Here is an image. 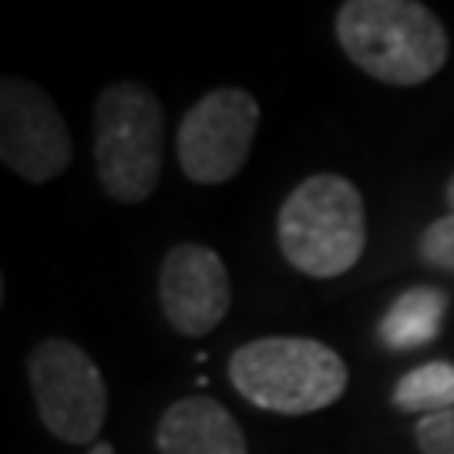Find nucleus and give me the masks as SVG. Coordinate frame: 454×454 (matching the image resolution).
I'll return each mask as SVG.
<instances>
[{"label":"nucleus","instance_id":"obj_1","mask_svg":"<svg viewBox=\"0 0 454 454\" xmlns=\"http://www.w3.org/2000/svg\"><path fill=\"white\" fill-rule=\"evenodd\" d=\"M333 31L343 54L390 88L431 82L451 54L441 17L418 0H347L337 7Z\"/></svg>","mask_w":454,"mask_h":454},{"label":"nucleus","instance_id":"obj_2","mask_svg":"<svg viewBox=\"0 0 454 454\" xmlns=\"http://www.w3.org/2000/svg\"><path fill=\"white\" fill-rule=\"evenodd\" d=\"M276 243L283 260L309 279L350 273L367 249L360 189L337 172L307 176L276 212Z\"/></svg>","mask_w":454,"mask_h":454},{"label":"nucleus","instance_id":"obj_3","mask_svg":"<svg viewBox=\"0 0 454 454\" xmlns=\"http://www.w3.org/2000/svg\"><path fill=\"white\" fill-rule=\"evenodd\" d=\"M343 357L313 337H260L229 357V384L253 407L303 418L337 404L347 390Z\"/></svg>","mask_w":454,"mask_h":454},{"label":"nucleus","instance_id":"obj_4","mask_svg":"<svg viewBox=\"0 0 454 454\" xmlns=\"http://www.w3.org/2000/svg\"><path fill=\"white\" fill-rule=\"evenodd\" d=\"M95 176L121 206L145 202L165 168V112L142 82H114L95 98Z\"/></svg>","mask_w":454,"mask_h":454},{"label":"nucleus","instance_id":"obj_5","mask_svg":"<svg viewBox=\"0 0 454 454\" xmlns=\"http://www.w3.org/2000/svg\"><path fill=\"white\" fill-rule=\"evenodd\" d=\"M27 380L48 434L65 444L95 448L108 418V387L95 357L65 337H51L31 350Z\"/></svg>","mask_w":454,"mask_h":454},{"label":"nucleus","instance_id":"obj_6","mask_svg":"<svg viewBox=\"0 0 454 454\" xmlns=\"http://www.w3.org/2000/svg\"><path fill=\"white\" fill-rule=\"evenodd\" d=\"M260 129V101L246 88H212L185 112L176 152L185 179L195 185H223L249 162Z\"/></svg>","mask_w":454,"mask_h":454},{"label":"nucleus","instance_id":"obj_7","mask_svg":"<svg viewBox=\"0 0 454 454\" xmlns=\"http://www.w3.org/2000/svg\"><path fill=\"white\" fill-rule=\"evenodd\" d=\"M74 145L51 95L34 82L4 74L0 82V159L31 185L65 176Z\"/></svg>","mask_w":454,"mask_h":454},{"label":"nucleus","instance_id":"obj_8","mask_svg":"<svg viewBox=\"0 0 454 454\" xmlns=\"http://www.w3.org/2000/svg\"><path fill=\"white\" fill-rule=\"evenodd\" d=\"M159 303L168 326L182 337H206L226 320L232 283L223 256L202 243H179L159 270Z\"/></svg>","mask_w":454,"mask_h":454},{"label":"nucleus","instance_id":"obj_9","mask_svg":"<svg viewBox=\"0 0 454 454\" xmlns=\"http://www.w3.org/2000/svg\"><path fill=\"white\" fill-rule=\"evenodd\" d=\"M159 454H249L239 421L215 397H182L155 424Z\"/></svg>","mask_w":454,"mask_h":454},{"label":"nucleus","instance_id":"obj_10","mask_svg":"<svg viewBox=\"0 0 454 454\" xmlns=\"http://www.w3.org/2000/svg\"><path fill=\"white\" fill-rule=\"evenodd\" d=\"M448 317V293L438 286H411L380 317L377 337L390 350H418L438 340Z\"/></svg>","mask_w":454,"mask_h":454},{"label":"nucleus","instance_id":"obj_11","mask_svg":"<svg viewBox=\"0 0 454 454\" xmlns=\"http://www.w3.org/2000/svg\"><path fill=\"white\" fill-rule=\"evenodd\" d=\"M394 407L404 414L431 418L441 411H454V364L451 360H427L407 371L394 384Z\"/></svg>","mask_w":454,"mask_h":454},{"label":"nucleus","instance_id":"obj_12","mask_svg":"<svg viewBox=\"0 0 454 454\" xmlns=\"http://www.w3.org/2000/svg\"><path fill=\"white\" fill-rule=\"evenodd\" d=\"M418 256L434 270L454 273V212L434 219L418 239Z\"/></svg>","mask_w":454,"mask_h":454},{"label":"nucleus","instance_id":"obj_13","mask_svg":"<svg viewBox=\"0 0 454 454\" xmlns=\"http://www.w3.org/2000/svg\"><path fill=\"white\" fill-rule=\"evenodd\" d=\"M414 441H418L421 454H454V411L418 418Z\"/></svg>","mask_w":454,"mask_h":454},{"label":"nucleus","instance_id":"obj_14","mask_svg":"<svg viewBox=\"0 0 454 454\" xmlns=\"http://www.w3.org/2000/svg\"><path fill=\"white\" fill-rule=\"evenodd\" d=\"M444 202H448V212H454V176L444 185Z\"/></svg>","mask_w":454,"mask_h":454},{"label":"nucleus","instance_id":"obj_15","mask_svg":"<svg viewBox=\"0 0 454 454\" xmlns=\"http://www.w3.org/2000/svg\"><path fill=\"white\" fill-rule=\"evenodd\" d=\"M88 454H114V448L108 444V441H98V444H95V448H91Z\"/></svg>","mask_w":454,"mask_h":454}]
</instances>
